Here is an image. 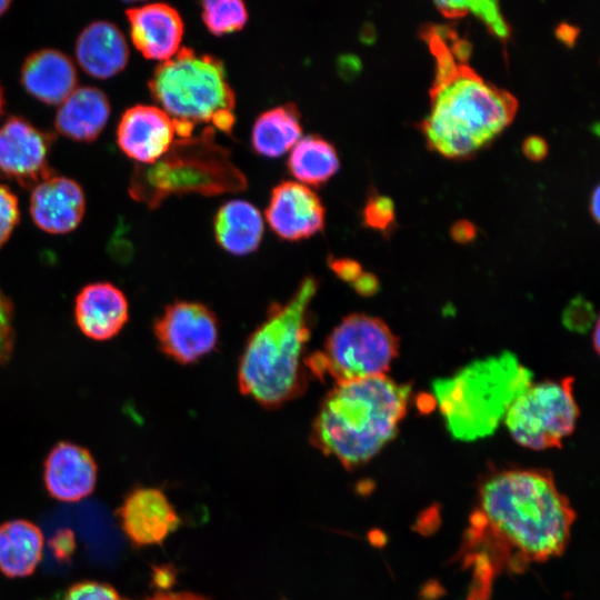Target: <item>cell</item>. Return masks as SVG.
Here are the masks:
<instances>
[{"mask_svg":"<svg viewBox=\"0 0 600 600\" xmlns=\"http://www.w3.org/2000/svg\"><path fill=\"white\" fill-rule=\"evenodd\" d=\"M576 513L552 474L540 469L493 472L480 486L461 553L472 572L468 600H487L493 580L560 556Z\"/></svg>","mask_w":600,"mask_h":600,"instance_id":"obj_1","label":"cell"},{"mask_svg":"<svg viewBox=\"0 0 600 600\" xmlns=\"http://www.w3.org/2000/svg\"><path fill=\"white\" fill-rule=\"evenodd\" d=\"M410 392L386 374L336 383L316 414L311 443L347 469L368 462L394 438Z\"/></svg>","mask_w":600,"mask_h":600,"instance_id":"obj_2","label":"cell"},{"mask_svg":"<svg viewBox=\"0 0 600 600\" xmlns=\"http://www.w3.org/2000/svg\"><path fill=\"white\" fill-rule=\"evenodd\" d=\"M318 286L314 277H306L287 302L270 307L246 342L238 368L239 389L264 408H279L307 388L310 306Z\"/></svg>","mask_w":600,"mask_h":600,"instance_id":"obj_3","label":"cell"},{"mask_svg":"<svg viewBox=\"0 0 600 600\" xmlns=\"http://www.w3.org/2000/svg\"><path fill=\"white\" fill-rule=\"evenodd\" d=\"M431 111L421 130L430 149L461 159L492 141L517 112L518 101L507 90L484 81L467 64L444 87L430 90Z\"/></svg>","mask_w":600,"mask_h":600,"instance_id":"obj_4","label":"cell"},{"mask_svg":"<svg viewBox=\"0 0 600 600\" xmlns=\"http://www.w3.org/2000/svg\"><path fill=\"white\" fill-rule=\"evenodd\" d=\"M532 373L511 352L477 360L432 382L434 399L452 438L491 436L512 402L532 384Z\"/></svg>","mask_w":600,"mask_h":600,"instance_id":"obj_5","label":"cell"},{"mask_svg":"<svg viewBox=\"0 0 600 600\" xmlns=\"http://www.w3.org/2000/svg\"><path fill=\"white\" fill-rule=\"evenodd\" d=\"M247 188L244 174L230 159V151L216 142L211 126L198 136L179 138L158 160L136 166L130 196L151 209L170 196H216Z\"/></svg>","mask_w":600,"mask_h":600,"instance_id":"obj_6","label":"cell"},{"mask_svg":"<svg viewBox=\"0 0 600 600\" xmlns=\"http://www.w3.org/2000/svg\"><path fill=\"white\" fill-rule=\"evenodd\" d=\"M150 93L171 119L211 122L233 112L234 92L217 57L182 47L157 66L148 82Z\"/></svg>","mask_w":600,"mask_h":600,"instance_id":"obj_7","label":"cell"},{"mask_svg":"<svg viewBox=\"0 0 600 600\" xmlns=\"http://www.w3.org/2000/svg\"><path fill=\"white\" fill-rule=\"evenodd\" d=\"M398 339L380 319L363 313L346 317L321 350L306 358L309 374L336 383L383 376L398 354Z\"/></svg>","mask_w":600,"mask_h":600,"instance_id":"obj_8","label":"cell"},{"mask_svg":"<svg viewBox=\"0 0 600 600\" xmlns=\"http://www.w3.org/2000/svg\"><path fill=\"white\" fill-rule=\"evenodd\" d=\"M579 416L573 378L530 384L510 406L504 418L513 439L532 450L560 447L572 433Z\"/></svg>","mask_w":600,"mask_h":600,"instance_id":"obj_9","label":"cell"},{"mask_svg":"<svg viewBox=\"0 0 600 600\" xmlns=\"http://www.w3.org/2000/svg\"><path fill=\"white\" fill-rule=\"evenodd\" d=\"M153 330L162 352L181 364L193 363L209 354L219 340V323L213 311L192 301L167 306Z\"/></svg>","mask_w":600,"mask_h":600,"instance_id":"obj_10","label":"cell"},{"mask_svg":"<svg viewBox=\"0 0 600 600\" xmlns=\"http://www.w3.org/2000/svg\"><path fill=\"white\" fill-rule=\"evenodd\" d=\"M53 137L22 117L12 116L0 127V176L33 188L53 174L49 154Z\"/></svg>","mask_w":600,"mask_h":600,"instance_id":"obj_11","label":"cell"},{"mask_svg":"<svg viewBox=\"0 0 600 600\" xmlns=\"http://www.w3.org/2000/svg\"><path fill=\"white\" fill-rule=\"evenodd\" d=\"M324 208L318 194L300 182L283 181L273 188L266 218L281 239H307L324 227Z\"/></svg>","mask_w":600,"mask_h":600,"instance_id":"obj_12","label":"cell"},{"mask_svg":"<svg viewBox=\"0 0 600 600\" xmlns=\"http://www.w3.org/2000/svg\"><path fill=\"white\" fill-rule=\"evenodd\" d=\"M120 527L137 547L159 544L180 524L166 494L157 488L132 490L118 510Z\"/></svg>","mask_w":600,"mask_h":600,"instance_id":"obj_13","label":"cell"},{"mask_svg":"<svg viewBox=\"0 0 600 600\" xmlns=\"http://www.w3.org/2000/svg\"><path fill=\"white\" fill-rule=\"evenodd\" d=\"M173 121L161 108L137 104L124 111L117 127L121 151L140 164L161 158L174 141Z\"/></svg>","mask_w":600,"mask_h":600,"instance_id":"obj_14","label":"cell"},{"mask_svg":"<svg viewBox=\"0 0 600 600\" xmlns=\"http://www.w3.org/2000/svg\"><path fill=\"white\" fill-rule=\"evenodd\" d=\"M97 474L98 467L90 451L69 441L57 443L43 464L48 493L63 502H77L90 496Z\"/></svg>","mask_w":600,"mask_h":600,"instance_id":"obj_15","label":"cell"},{"mask_svg":"<svg viewBox=\"0 0 600 600\" xmlns=\"http://www.w3.org/2000/svg\"><path fill=\"white\" fill-rule=\"evenodd\" d=\"M86 209L84 193L74 180L50 176L32 188L30 216L36 226L52 234L74 230Z\"/></svg>","mask_w":600,"mask_h":600,"instance_id":"obj_16","label":"cell"},{"mask_svg":"<svg viewBox=\"0 0 600 600\" xmlns=\"http://www.w3.org/2000/svg\"><path fill=\"white\" fill-rule=\"evenodd\" d=\"M126 14L131 40L144 58L166 61L178 52L184 26L177 9L157 2L127 9Z\"/></svg>","mask_w":600,"mask_h":600,"instance_id":"obj_17","label":"cell"},{"mask_svg":"<svg viewBox=\"0 0 600 600\" xmlns=\"http://www.w3.org/2000/svg\"><path fill=\"white\" fill-rule=\"evenodd\" d=\"M73 311L79 330L97 341L116 337L129 319L127 297L107 281L84 286L76 297Z\"/></svg>","mask_w":600,"mask_h":600,"instance_id":"obj_18","label":"cell"},{"mask_svg":"<svg viewBox=\"0 0 600 600\" xmlns=\"http://www.w3.org/2000/svg\"><path fill=\"white\" fill-rule=\"evenodd\" d=\"M78 76L72 60L54 49L31 53L21 68L26 91L47 104L62 103L77 88Z\"/></svg>","mask_w":600,"mask_h":600,"instance_id":"obj_19","label":"cell"},{"mask_svg":"<svg viewBox=\"0 0 600 600\" xmlns=\"http://www.w3.org/2000/svg\"><path fill=\"white\" fill-rule=\"evenodd\" d=\"M76 58L89 76L109 79L126 68L129 47L114 23L94 21L80 32L76 42Z\"/></svg>","mask_w":600,"mask_h":600,"instance_id":"obj_20","label":"cell"},{"mask_svg":"<svg viewBox=\"0 0 600 600\" xmlns=\"http://www.w3.org/2000/svg\"><path fill=\"white\" fill-rule=\"evenodd\" d=\"M110 110L108 97L99 88H76L60 103L54 127L60 134L73 141L91 142L106 127Z\"/></svg>","mask_w":600,"mask_h":600,"instance_id":"obj_21","label":"cell"},{"mask_svg":"<svg viewBox=\"0 0 600 600\" xmlns=\"http://www.w3.org/2000/svg\"><path fill=\"white\" fill-rule=\"evenodd\" d=\"M213 227L218 244L234 256L257 250L263 236L260 211L244 200H231L221 206Z\"/></svg>","mask_w":600,"mask_h":600,"instance_id":"obj_22","label":"cell"},{"mask_svg":"<svg viewBox=\"0 0 600 600\" xmlns=\"http://www.w3.org/2000/svg\"><path fill=\"white\" fill-rule=\"evenodd\" d=\"M43 534L33 522L17 519L0 526V571L8 578L33 573L42 558Z\"/></svg>","mask_w":600,"mask_h":600,"instance_id":"obj_23","label":"cell"},{"mask_svg":"<svg viewBox=\"0 0 600 600\" xmlns=\"http://www.w3.org/2000/svg\"><path fill=\"white\" fill-rule=\"evenodd\" d=\"M300 113L293 103L278 106L262 112L252 128L254 151L266 157H279L300 140Z\"/></svg>","mask_w":600,"mask_h":600,"instance_id":"obj_24","label":"cell"},{"mask_svg":"<svg viewBox=\"0 0 600 600\" xmlns=\"http://www.w3.org/2000/svg\"><path fill=\"white\" fill-rule=\"evenodd\" d=\"M336 148L326 139L310 134L300 139L291 149L288 168L291 174L314 187L327 182L339 170Z\"/></svg>","mask_w":600,"mask_h":600,"instance_id":"obj_25","label":"cell"},{"mask_svg":"<svg viewBox=\"0 0 600 600\" xmlns=\"http://www.w3.org/2000/svg\"><path fill=\"white\" fill-rule=\"evenodd\" d=\"M201 6L202 20L214 36L240 30L248 20L246 4L240 0H207Z\"/></svg>","mask_w":600,"mask_h":600,"instance_id":"obj_26","label":"cell"},{"mask_svg":"<svg viewBox=\"0 0 600 600\" xmlns=\"http://www.w3.org/2000/svg\"><path fill=\"white\" fill-rule=\"evenodd\" d=\"M362 221L366 227L387 234L396 224L394 202L371 189L362 210Z\"/></svg>","mask_w":600,"mask_h":600,"instance_id":"obj_27","label":"cell"},{"mask_svg":"<svg viewBox=\"0 0 600 600\" xmlns=\"http://www.w3.org/2000/svg\"><path fill=\"white\" fill-rule=\"evenodd\" d=\"M422 39L428 42L430 51L436 58L434 81L430 90H437L453 80L458 73L459 64L456 63L446 42L441 39L433 34H428Z\"/></svg>","mask_w":600,"mask_h":600,"instance_id":"obj_28","label":"cell"},{"mask_svg":"<svg viewBox=\"0 0 600 600\" xmlns=\"http://www.w3.org/2000/svg\"><path fill=\"white\" fill-rule=\"evenodd\" d=\"M468 11L481 19L489 31L506 41L511 33L510 26L503 19L498 1H463Z\"/></svg>","mask_w":600,"mask_h":600,"instance_id":"obj_29","label":"cell"},{"mask_svg":"<svg viewBox=\"0 0 600 600\" xmlns=\"http://www.w3.org/2000/svg\"><path fill=\"white\" fill-rule=\"evenodd\" d=\"M14 347L13 306L0 288V366L12 356Z\"/></svg>","mask_w":600,"mask_h":600,"instance_id":"obj_30","label":"cell"},{"mask_svg":"<svg viewBox=\"0 0 600 600\" xmlns=\"http://www.w3.org/2000/svg\"><path fill=\"white\" fill-rule=\"evenodd\" d=\"M63 600H128L123 598L112 586L97 582L82 581L73 584L66 592Z\"/></svg>","mask_w":600,"mask_h":600,"instance_id":"obj_31","label":"cell"},{"mask_svg":"<svg viewBox=\"0 0 600 600\" xmlns=\"http://www.w3.org/2000/svg\"><path fill=\"white\" fill-rule=\"evenodd\" d=\"M20 210L17 197L0 184V248L8 241L19 222Z\"/></svg>","mask_w":600,"mask_h":600,"instance_id":"obj_32","label":"cell"},{"mask_svg":"<svg viewBox=\"0 0 600 600\" xmlns=\"http://www.w3.org/2000/svg\"><path fill=\"white\" fill-rule=\"evenodd\" d=\"M592 306L582 298L574 299L563 313V323L570 330L586 332L593 320Z\"/></svg>","mask_w":600,"mask_h":600,"instance_id":"obj_33","label":"cell"},{"mask_svg":"<svg viewBox=\"0 0 600 600\" xmlns=\"http://www.w3.org/2000/svg\"><path fill=\"white\" fill-rule=\"evenodd\" d=\"M329 267L341 280L350 283H353L363 272L360 263L349 258L331 257Z\"/></svg>","mask_w":600,"mask_h":600,"instance_id":"obj_34","label":"cell"},{"mask_svg":"<svg viewBox=\"0 0 600 600\" xmlns=\"http://www.w3.org/2000/svg\"><path fill=\"white\" fill-rule=\"evenodd\" d=\"M51 547L58 559H68L74 550V537L70 530L58 532L51 540Z\"/></svg>","mask_w":600,"mask_h":600,"instance_id":"obj_35","label":"cell"},{"mask_svg":"<svg viewBox=\"0 0 600 600\" xmlns=\"http://www.w3.org/2000/svg\"><path fill=\"white\" fill-rule=\"evenodd\" d=\"M522 152L531 161H541L548 154V143L540 136H529L522 143Z\"/></svg>","mask_w":600,"mask_h":600,"instance_id":"obj_36","label":"cell"},{"mask_svg":"<svg viewBox=\"0 0 600 600\" xmlns=\"http://www.w3.org/2000/svg\"><path fill=\"white\" fill-rule=\"evenodd\" d=\"M428 34H433L441 39L443 42L446 41H454L458 39L457 30L449 24H436V23H428L423 24L419 30L420 38H423Z\"/></svg>","mask_w":600,"mask_h":600,"instance_id":"obj_37","label":"cell"},{"mask_svg":"<svg viewBox=\"0 0 600 600\" xmlns=\"http://www.w3.org/2000/svg\"><path fill=\"white\" fill-rule=\"evenodd\" d=\"M450 234L458 243H468L474 240L477 234L476 226L468 220H458L451 227Z\"/></svg>","mask_w":600,"mask_h":600,"instance_id":"obj_38","label":"cell"},{"mask_svg":"<svg viewBox=\"0 0 600 600\" xmlns=\"http://www.w3.org/2000/svg\"><path fill=\"white\" fill-rule=\"evenodd\" d=\"M554 34L566 47L573 48L580 34V28L568 22H561L556 27Z\"/></svg>","mask_w":600,"mask_h":600,"instance_id":"obj_39","label":"cell"},{"mask_svg":"<svg viewBox=\"0 0 600 600\" xmlns=\"http://www.w3.org/2000/svg\"><path fill=\"white\" fill-rule=\"evenodd\" d=\"M434 6L449 19L462 18L468 13L463 1H434Z\"/></svg>","mask_w":600,"mask_h":600,"instance_id":"obj_40","label":"cell"},{"mask_svg":"<svg viewBox=\"0 0 600 600\" xmlns=\"http://www.w3.org/2000/svg\"><path fill=\"white\" fill-rule=\"evenodd\" d=\"M338 64L339 71L344 79L354 78L361 70V61L354 54L341 56Z\"/></svg>","mask_w":600,"mask_h":600,"instance_id":"obj_41","label":"cell"},{"mask_svg":"<svg viewBox=\"0 0 600 600\" xmlns=\"http://www.w3.org/2000/svg\"><path fill=\"white\" fill-rule=\"evenodd\" d=\"M353 288L361 296H371L378 291L379 282L376 276L362 272L353 282Z\"/></svg>","mask_w":600,"mask_h":600,"instance_id":"obj_42","label":"cell"},{"mask_svg":"<svg viewBox=\"0 0 600 600\" xmlns=\"http://www.w3.org/2000/svg\"><path fill=\"white\" fill-rule=\"evenodd\" d=\"M450 52L458 59L460 64H467L472 53V43L467 38H458L452 41Z\"/></svg>","mask_w":600,"mask_h":600,"instance_id":"obj_43","label":"cell"},{"mask_svg":"<svg viewBox=\"0 0 600 600\" xmlns=\"http://www.w3.org/2000/svg\"><path fill=\"white\" fill-rule=\"evenodd\" d=\"M147 600H207L191 592L158 593Z\"/></svg>","mask_w":600,"mask_h":600,"instance_id":"obj_44","label":"cell"},{"mask_svg":"<svg viewBox=\"0 0 600 600\" xmlns=\"http://www.w3.org/2000/svg\"><path fill=\"white\" fill-rule=\"evenodd\" d=\"M590 212L594 221L598 223L600 219V188L597 186L590 198Z\"/></svg>","mask_w":600,"mask_h":600,"instance_id":"obj_45","label":"cell"},{"mask_svg":"<svg viewBox=\"0 0 600 600\" xmlns=\"http://www.w3.org/2000/svg\"><path fill=\"white\" fill-rule=\"evenodd\" d=\"M361 40L366 43H372L376 40V30L372 24H366L363 27Z\"/></svg>","mask_w":600,"mask_h":600,"instance_id":"obj_46","label":"cell"},{"mask_svg":"<svg viewBox=\"0 0 600 600\" xmlns=\"http://www.w3.org/2000/svg\"><path fill=\"white\" fill-rule=\"evenodd\" d=\"M599 321L596 322L594 327V333H593V348L597 352H599Z\"/></svg>","mask_w":600,"mask_h":600,"instance_id":"obj_47","label":"cell"},{"mask_svg":"<svg viewBox=\"0 0 600 600\" xmlns=\"http://www.w3.org/2000/svg\"><path fill=\"white\" fill-rule=\"evenodd\" d=\"M10 4L11 2L8 0H0V16H2L8 10Z\"/></svg>","mask_w":600,"mask_h":600,"instance_id":"obj_48","label":"cell"},{"mask_svg":"<svg viewBox=\"0 0 600 600\" xmlns=\"http://www.w3.org/2000/svg\"><path fill=\"white\" fill-rule=\"evenodd\" d=\"M3 106H4L3 91H2V88L0 86V116H1L2 110H3Z\"/></svg>","mask_w":600,"mask_h":600,"instance_id":"obj_49","label":"cell"}]
</instances>
